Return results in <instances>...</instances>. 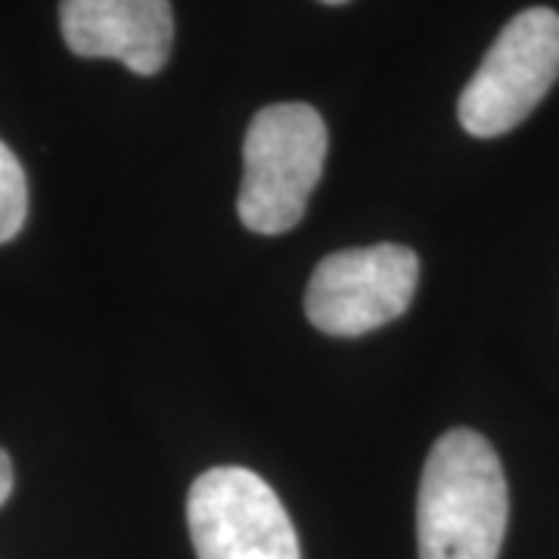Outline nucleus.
I'll return each mask as SVG.
<instances>
[{
    "mask_svg": "<svg viewBox=\"0 0 559 559\" xmlns=\"http://www.w3.org/2000/svg\"><path fill=\"white\" fill-rule=\"evenodd\" d=\"M66 47L84 60H119L134 75L165 69L175 44L171 0H62Z\"/></svg>",
    "mask_w": 559,
    "mask_h": 559,
    "instance_id": "nucleus-6",
    "label": "nucleus"
},
{
    "mask_svg": "<svg viewBox=\"0 0 559 559\" xmlns=\"http://www.w3.org/2000/svg\"><path fill=\"white\" fill-rule=\"evenodd\" d=\"M28 215V183L16 153L0 140V242L20 237Z\"/></svg>",
    "mask_w": 559,
    "mask_h": 559,
    "instance_id": "nucleus-7",
    "label": "nucleus"
},
{
    "mask_svg": "<svg viewBox=\"0 0 559 559\" xmlns=\"http://www.w3.org/2000/svg\"><path fill=\"white\" fill-rule=\"evenodd\" d=\"M559 79V13L522 10L503 25L457 103L473 138H500L535 112Z\"/></svg>",
    "mask_w": 559,
    "mask_h": 559,
    "instance_id": "nucleus-3",
    "label": "nucleus"
},
{
    "mask_svg": "<svg viewBox=\"0 0 559 559\" xmlns=\"http://www.w3.org/2000/svg\"><path fill=\"white\" fill-rule=\"evenodd\" d=\"M187 525L200 559H301L283 500L246 466L205 469L190 485Z\"/></svg>",
    "mask_w": 559,
    "mask_h": 559,
    "instance_id": "nucleus-4",
    "label": "nucleus"
},
{
    "mask_svg": "<svg viewBox=\"0 0 559 559\" xmlns=\"http://www.w3.org/2000/svg\"><path fill=\"white\" fill-rule=\"evenodd\" d=\"M326 162V124L308 103H274L252 119L242 140L240 221L264 237L293 230Z\"/></svg>",
    "mask_w": 559,
    "mask_h": 559,
    "instance_id": "nucleus-2",
    "label": "nucleus"
},
{
    "mask_svg": "<svg viewBox=\"0 0 559 559\" xmlns=\"http://www.w3.org/2000/svg\"><path fill=\"white\" fill-rule=\"evenodd\" d=\"M320 3H333L336 7V3H348V0H320Z\"/></svg>",
    "mask_w": 559,
    "mask_h": 559,
    "instance_id": "nucleus-9",
    "label": "nucleus"
},
{
    "mask_svg": "<svg viewBox=\"0 0 559 559\" xmlns=\"http://www.w3.org/2000/svg\"><path fill=\"white\" fill-rule=\"evenodd\" d=\"M510 491L491 441L473 429L444 432L417 491L419 559H498Z\"/></svg>",
    "mask_w": 559,
    "mask_h": 559,
    "instance_id": "nucleus-1",
    "label": "nucleus"
},
{
    "mask_svg": "<svg viewBox=\"0 0 559 559\" xmlns=\"http://www.w3.org/2000/svg\"><path fill=\"white\" fill-rule=\"evenodd\" d=\"M13 485H16V473H13V460H10V454L0 448V507L10 500V495H13Z\"/></svg>",
    "mask_w": 559,
    "mask_h": 559,
    "instance_id": "nucleus-8",
    "label": "nucleus"
},
{
    "mask_svg": "<svg viewBox=\"0 0 559 559\" xmlns=\"http://www.w3.org/2000/svg\"><path fill=\"white\" fill-rule=\"evenodd\" d=\"M419 259L407 246L342 249L320 261L305 289V314L326 336H364L399 320L417 296Z\"/></svg>",
    "mask_w": 559,
    "mask_h": 559,
    "instance_id": "nucleus-5",
    "label": "nucleus"
}]
</instances>
